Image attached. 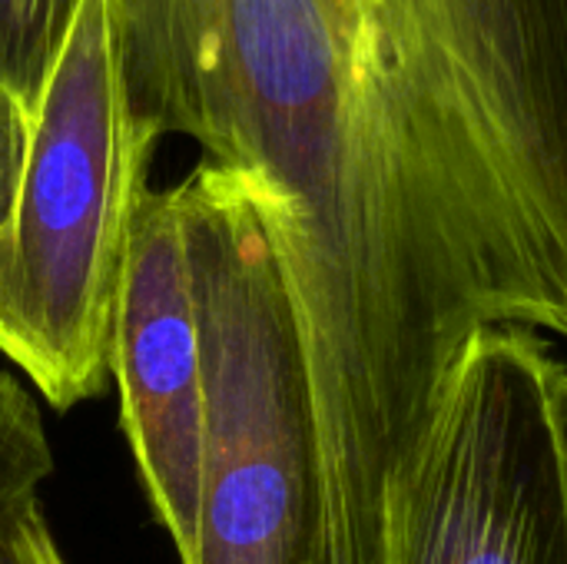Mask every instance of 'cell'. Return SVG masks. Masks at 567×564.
Masks as SVG:
<instances>
[{
    "instance_id": "cell-1",
    "label": "cell",
    "mask_w": 567,
    "mask_h": 564,
    "mask_svg": "<svg viewBox=\"0 0 567 564\" xmlns=\"http://www.w3.org/2000/svg\"><path fill=\"white\" fill-rule=\"evenodd\" d=\"M133 116L296 256L567 346V0H110Z\"/></svg>"
},
{
    "instance_id": "cell-2",
    "label": "cell",
    "mask_w": 567,
    "mask_h": 564,
    "mask_svg": "<svg viewBox=\"0 0 567 564\" xmlns=\"http://www.w3.org/2000/svg\"><path fill=\"white\" fill-rule=\"evenodd\" d=\"M203 359L189 564H319L322 465L289 293L246 183L209 160L173 183Z\"/></svg>"
},
{
    "instance_id": "cell-3",
    "label": "cell",
    "mask_w": 567,
    "mask_h": 564,
    "mask_svg": "<svg viewBox=\"0 0 567 564\" xmlns=\"http://www.w3.org/2000/svg\"><path fill=\"white\" fill-rule=\"evenodd\" d=\"M156 143L126 103L110 0H83L0 233V356L56 412L110 382L116 286Z\"/></svg>"
},
{
    "instance_id": "cell-4",
    "label": "cell",
    "mask_w": 567,
    "mask_h": 564,
    "mask_svg": "<svg viewBox=\"0 0 567 564\" xmlns=\"http://www.w3.org/2000/svg\"><path fill=\"white\" fill-rule=\"evenodd\" d=\"M382 564H567V359L548 336L468 339L392 479Z\"/></svg>"
},
{
    "instance_id": "cell-5",
    "label": "cell",
    "mask_w": 567,
    "mask_h": 564,
    "mask_svg": "<svg viewBox=\"0 0 567 564\" xmlns=\"http://www.w3.org/2000/svg\"><path fill=\"white\" fill-rule=\"evenodd\" d=\"M110 379L153 519L193 562L203 472V359L176 186L143 196L113 306Z\"/></svg>"
},
{
    "instance_id": "cell-6",
    "label": "cell",
    "mask_w": 567,
    "mask_h": 564,
    "mask_svg": "<svg viewBox=\"0 0 567 564\" xmlns=\"http://www.w3.org/2000/svg\"><path fill=\"white\" fill-rule=\"evenodd\" d=\"M83 0H0V96L33 120Z\"/></svg>"
},
{
    "instance_id": "cell-7",
    "label": "cell",
    "mask_w": 567,
    "mask_h": 564,
    "mask_svg": "<svg viewBox=\"0 0 567 564\" xmlns=\"http://www.w3.org/2000/svg\"><path fill=\"white\" fill-rule=\"evenodd\" d=\"M56 455L37 396L20 376L0 372V505L40 492Z\"/></svg>"
},
{
    "instance_id": "cell-8",
    "label": "cell",
    "mask_w": 567,
    "mask_h": 564,
    "mask_svg": "<svg viewBox=\"0 0 567 564\" xmlns=\"http://www.w3.org/2000/svg\"><path fill=\"white\" fill-rule=\"evenodd\" d=\"M0 564H66L40 492L0 505Z\"/></svg>"
}]
</instances>
